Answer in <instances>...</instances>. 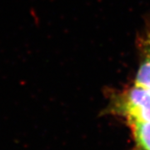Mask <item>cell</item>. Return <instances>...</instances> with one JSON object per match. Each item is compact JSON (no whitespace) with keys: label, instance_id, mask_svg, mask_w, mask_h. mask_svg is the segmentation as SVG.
<instances>
[{"label":"cell","instance_id":"2","mask_svg":"<svg viewBox=\"0 0 150 150\" xmlns=\"http://www.w3.org/2000/svg\"><path fill=\"white\" fill-rule=\"evenodd\" d=\"M137 143L143 150H150V122L130 121Z\"/></svg>","mask_w":150,"mask_h":150},{"label":"cell","instance_id":"3","mask_svg":"<svg viewBox=\"0 0 150 150\" xmlns=\"http://www.w3.org/2000/svg\"><path fill=\"white\" fill-rule=\"evenodd\" d=\"M135 83L150 90V56H146L144 61L140 65Z\"/></svg>","mask_w":150,"mask_h":150},{"label":"cell","instance_id":"1","mask_svg":"<svg viewBox=\"0 0 150 150\" xmlns=\"http://www.w3.org/2000/svg\"><path fill=\"white\" fill-rule=\"evenodd\" d=\"M114 105L129 121L150 122V90L144 87L134 83L116 98Z\"/></svg>","mask_w":150,"mask_h":150}]
</instances>
